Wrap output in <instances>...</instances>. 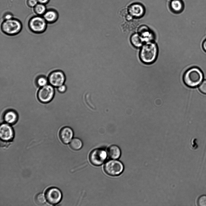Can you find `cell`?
I'll list each match as a JSON object with an SVG mask.
<instances>
[{
	"label": "cell",
	"instance_id": "cell-1",
	"mask_svg": "<svg viewBox=\"0 0 206 206\" xmlns=\"http://www.w3.org/2000/svg\"><path fill=\"white\" fill-rule=\"evenodd\" d=\"M204 78L203 72L197 67H193L188 69L185 72L183 78L184 84L191 88L198 86Z\"/></svg>",
	"mask_w": 206,
	"mask_h": 206
},
{
	"label": "cell",
	"instance_id": "cell-2",
	"mask_svg": "<svg viewBox=\"0 0 206 206\" xmlns=\"http://www.w3.org/2000/svg\"><path fill=\"white\" fill-rule=\"evenodd\" d=\"M158 53L157 44L153 41L146 43L141 47L139 53L141 61L146 64H151L156 59Z\"/></svg>",
	"mask_w": 206,
	"mask_h": 206
},
{
	"label": "cell",
	"instance_id": "cell-3",
	"mask_svg": "<svg viewBox=\"0 0 206 206\" xmlns=\"http://www.w3.org/2000/svg\"><path fill=\"white\" fill-rule=\"evenodd\" d=\"M22 24L19 20L14 19L5 20L1 25V29L5 34L10 36L18 34L22 29Z\"/></svg>",
	"mask_w": 206,
	"mask_h": 206
},
{
	"label": "cell",
	"instance_id": "cell-4",
	"mask_svg": "<svg viewBox=\"0 0 206 206\" xmlns=\"http://www.w3.org/2000/svg\"><path fill=\"white\" fill-rule=\"evenodd\" d=\"M124 166L120 161L113 159L107 161L105 163L104 170L109 175L116 176L120 175L124 170Z\"/></svg>",
	"mask_w": 206,
	"mask_h": 206
},
{
	"label": "cell",
	"instance_id": "cell-5",
	"mask_svg": "<svg viewBox=\"0 0 206 206\" xmlns=\"http://www.w3.org/2000/svg\"><path fill=\"white\" fill-rule=\"evenodd\" d=\"M28 25L30 30L32 32L40 34L43 33L46 30L47 22L44 18L40 16H35L30 20Z\"/></svg>",
	"mask_w": 206,
	"mask_h": 206
},
{
	"label": "cell",
	"instance_id": "cell-6",
	"mask_svg": "<svg viewBox=\"0 0 206 206\" xmlns=\"http://www.w3.org/2000/svg\"><path fill=\"white\" fill-rule=\"evenodd\" d=\"M107 155V152L103 149H96L92 151L90 154V161L94 165L100 166L106 160Z\"/></svg>",
	"mask_w": 206,
	"mask_h": 206
},
{
	"label": "cell",
	"instance_id": "cell-7",
	"mask_svg": "<svg viewBox=\"0 0 206 206\" xmlns=\"http://www.w3.org/2000/svg\"><path fill=\"white\" fill-rule=\"evenodd\" d=\"M54 90L52 85H46L42 87L39 90L37 97L41 102L47 103L50 102L54 96Z\"/></svg>",
	"mask_w": 206,
	"mask_h": 206
},
{
	"label": "cell",
	"instance_id": "cell-8",
	"mask_svg": "<svg viewBox=\"0 0 206 206\" xmlns=\"http://www.w3.org/2000/svg\"><path fill=\"white\" fill-rule=\"evenodd\" d=\"M65 80L64 73L60 70H55L49 74L48 81L52 86L59 87L63 85Z\"/></svg>",
	"mask_w": 206,
	"mask_h": 206
},
{
	"label": "cell",
	"instance_id": "cell-9",
	"mask_svg": "<svg viewBox=\"0 0 206 206\" xmlns=\"http://www.w3.org/2000/svg\"><path fill=\"white\" fill-rule=\"evenodd\" d=\"M45 196L48 202L52 204H58L62 198L61 192L55 187H50L47 189L46 192Z\"/></svg>",
	"mask_w": 206,
	"mask_h": 206
},
{
	"label": "cell",
	"instance_id": "cell-10",
	"mask_svg": "<svg viewBox=\"0 0 206 206\" xmlns=\"http://www.w3.org/2000/svg\"><path fill=\"white\" fill-rule=\"evenodd\" d=\"M14 136L13 130L9 124L4 123L0 127V137L3 141H9L11 140Z\"/></svg>",
	"mask_w": 206,
	"mask_h": 206
},
{
	"label": "cell",
	"instance_id": "cell-11",
	"mask_svg": "<svg viewBox=\"0 0 206 206\" xmlns=\"http://www.w3.org/2000/svg\"><path fill=\"white\" fill-rule=\"evenodd\" d=\"M128 11L130 15L136 18L142 17L145 12L144 8L143 6L138 3L131 5L128 8Z\"/></svg>",
	"mask_w": 206,
	"mask_h": 206
},
{
	"label": "cell",
	"instance_id": "cell-12",
	"mask_svg": "<svg viewBox=\"0 0 206 206\" xmlns=\"http://www.w3.org/2000/svg\"><path fill=\"white\" fill-rule=\"evenodd\" d=\"M138 33L143 39L144 43L152 41L154 39V36L153 32L145 25L140 27L138 30Z\"/></svg>",
	"mask_w": 206,
	"mask_h": 206
},
{
	"label": "cell",
	"instance_id": "cell-13",
	"mask_svg": "<svg viewBox=\"0 0 206 206\" xmlns=\"http://www.w3.org/2000/svg\"><path fill=\"white\" fill-rule=\"evenodd\" d=\"M73 135V132L71 128L68 127H65L61 129L59 135L62 143L68 144L72 140Z\"/></svg>",
	"mask_w": 206,
	"mask_h": 206
},
{
	"label": "cell",
	"instance_id": "cell-14",
	"mask_svg": "<svg viewBox=\"0 0 206 206\" xmlns=\"http://www.w3.org/2000/svg\"><path fill=\"white\" fill-rule=\"evenodd\" d=\"M4 119L5 122L9 124L15 123L17 121L18 116L16 113L12 110H9L6 112L4 115Z\"/></svg>",
	"mask_w": 206,
	"mask_h": 206
},
{
	"label": "cell",
	"instance_id": "cell-15",
	"mask_svg": "<svg viewBox=\"0 0 206 206\" xmlns=\"http://www.w3.org/2000/svg\"><path fill=\"white\" fill-rule=\"evenodd\" d=\"M107 152L109 157L114 160L119 158L121 154V151L119 147L115 145L109 147L107 149Z\"/></svg>",
	"mask_w": 206,
	"mask_h": 206
},
{
	"label": "cell",
	"instance_id": "cell-16",
	"mask_svg": "<svg viewBox=\"0 0 206 206\" xmlns=\"http://www.w3.org/2000/svg\"><path fill=\"white\" fill-rule=\"evenodd\" d=\"M130 40L132 45L136 48L141 47L144 43L142 38L138 33L132 34Z\"/></svg>",
	"mask_w": 206,
	"mask_h": 206
},
{
	"label": "cell",
	"instance_id": "cell-17",
	"mask_svg": "<svg viewBox=\"0 0 206 206\" xmlns=\"http://www.w3.org/2000/svg\"><path fill=\"white\" fill-rule=\"evenodd\" d=\"M170 5L171 9L174 13H180L184 9V4L181 0H173Z\"/></svg>",
	"mask_w": 206,
	"mask_h": 206
},
{
	"label": "cell",
	"instance_id": "cell-18",
	"mask_svg": "<svg viewBox=\"0 0 206 206\" xmlns=\"http://www.w3.org/2000/svg\"><path fill=\"white\" fill-rule=\"evenodd\" d=\"M43 18L47 23L52 24L56 21L58 18V15L55 11L50 10L44 13Z\"/></svg>",
	"mask_w": 206,
	"mask_h": 206
},
{
	"label": "cell",
	"instance_id": "cell-19",
	"mask_svg": "<svg viewBox=\"0 0 206 206\" xmlns=\"http://www.w3.org/2000/svg\"><path fill=\"white\" fill-rule=\"evenodd\" d=\"M82 145L83 143L81 141L77 138H75L72 139L70 143V147L74 150H80L81 148Z\"/></svg>",
	"mask_w": 206,
	"mask_h": 206
},
{
	"label": "cell",
	"instance_id": "cell-20",
	"mask_svg": "<svg viewBox=\"0 0 206 206\" xmlns=\"http://www.w3.org/2000/svg\"><path fill=\"white\" fill-rule=\"evenodd\" d=\"M46 199L43 194L39 193L36 195L35 197V201L37 204L42 205L45 203Z\"/></svg>",
	"mask_w": 206,
	"mask_h": 206
},
{
	"label": "cell",
	"instance_id": "cell-21",
	"mask_svg": "<svg viewBox=\"0 0 206 206\" xmlns=\"http://www.w3.org/2000/svg\"><path fill=\"white\" fill-rule=\"evenodd\" d=\"M35 11L39 15L44 14L46 11V7L43 4L40 3L35 6Z\"/></svg>",
	"mask_w": 206,
	"mask_h": 206
},
{
	"label": "cell",
	"instance_id": "cell-22",
	"mask_svg": "<svg viewBox=\"0 0 206 206\" xmlns=\"http://www.w3.org/2000/svg\"><path fill=\"white\" fill-rule=\"evenodd\" d=\"M48 80L46 77L41 76L39 77L37 79L36 83L40 87H43L47 85Z\"/></svg>",
	"mask_w": 206,
	"mask_h": 206
},
{
	"label": "cell",
	"instance_id": "cell-23",
	"mask_svg": "<svg viewBox=\"0 0 206 206\" xmlns=\"http://www.w3.org/2000/svg\"><path fill=\"white\" fill-rule=\"evenodd\" d=\"M197 203L199 206H206V195L200 196L198 199Z\"/></svg>",
	"mask_w": 206,
	"mask_h": 206
},
{
	"label": "cell",
	"instance_id": "cell-24",
	"mask_svg": "<svg viewBox=\"0 0 206 206\" xmlns=\"http://www.w3.org/2000/svg\"><path fill=\"white\" fill-rule=\"evenodd\" d=\"M198 89L201 93L206 94V79L203 80L200 84Z\"/></svg>",
	"mask_w": 206,
	"mask_h": 206
},
{
	"label": "cell",
	"instance_id": "cell-25",
	"mask_svg": "<svg viewBox=\"0 0 206 206\" xmlns=\"http://www.w3.org/2000/svg\"><path fill=\"white\" fill-rule=\"evenodd\" d=\"M38 1L37 0H28V5L30 7H35L37 4Z\"/></svg>",
	"mask_w": 206,
	"mask_h": 206
},
{
	"label": "cell",
	"instance_id": "cell-26",
	"mask_svg": "<svg viewBox=\"0 0 206 206\" xmlns=\"http://www.w3.org/2000/svg\"><path fill=\"white\" fill-rule=\"evenodd\" d=\"M66 89V86L63 84L59 86L58 88V90L59 92L61 93L65 92Z\"/></svg>",
	"mask_w": 206,
	"mask_h": 206
},
{
	"label": "cell",
	"instance_id": "cell-27",
	"mask_svg": "<svg viewBox=\"0 0 206 206\" xmlns=\"http://www.w3.org/2000/svg\"><path fill=\"white\" fill-rule=\"evenodd\" d=\"M4 18L5 20H8L12 18V16L11 14H7L5 15Z\"/></svg>",
	"mask_w": 206,
	"mask_h": 206
},
{
	"label": "cell",
	"instance_id": "cell-28",
	"mask_svg": "<svg viewBox=\"0 0 206 206\" xmlns=\"http://www.w3.org/2000/svg\"><path fill=\"white\" fill-rule=\"evenodd\" d=\"M202 47L204 51L206 52V39L203 42Z\"/></svg>",
	"mask_w": 206,
	"mask_h": 206
},
{
	"label": "cell",
	"instance_id": "cell-29",
	"mask_svg": "<svg viewBox=\"0 0 206 206\" xmlns=\"http://www.w3.org/2000/svg\"><path fill=\"white\" fill-rule=\"evenodd\" d=\"M38 2H39L40 3L42 4H46L48 2L49 0H37Z\"/></svg>",
	"mask_w": 206,
	"mask_h": 206
}]
</instances>
